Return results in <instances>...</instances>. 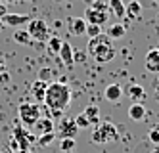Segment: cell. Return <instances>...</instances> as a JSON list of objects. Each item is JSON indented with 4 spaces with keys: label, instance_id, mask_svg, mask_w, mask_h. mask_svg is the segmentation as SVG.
<instances>
[{
    "label": "cell",
    "instance_id": "37",
    "mask_svg": "<svg viewBox=\"0 0 159 153\" xmlns=\"http://www.w3.org/2000/svg\"><path fill=\"white\" fill-rule=\"evenodd\" d=\"M0 153H12V151H10V149L6 147V149H0Z\"/></svg>",
    "mask_w": 159,
    "mask_h": 153
},
{
    "label": "cell",
    "instance_id": "38",
    "mask_svg": "<svg viewBox=\"0 0 159 153\" xmlns=\"http://www.w3.org/2000/svg\"><path fill=\"white\" fill-rule=\"evenodd\" d=\"M4 29V23H2V19H0V31H2Z\"/></svg>",
    "mask_w": 159,
    "mask_h": 153
},
{
    "label": "cell",
    "instance_id": "32",
    "mask_svg": "<svg viewBox=\"0 0 159 153\" xmlns=\"http://www.w3.org/2000/svg\"><path fill=\"white\" fill-rule=\"evenodd\" d=\"M50 113H52V117H56V119H60L63 111H50Z\"/></svg>",
    "mask_w": 159,
    "mask_h": 153
},
{
    "label": "cell",
    "instance_id": "9",
    "mask_svg": "<svg viewBox=\"0 0 159 153\" xmlns=\"http://www.w3.org/2000/svg\"><path fill=\"white\" fill-rule=\"evenodd\" d=\"M33 17L29 14H8L2 17V23L4 25H10V27H21V25H27Z\"/></svg>",
    "mask_w": 159,
    "mask_h": 153
},
{
    "label": "cell",
    "instance_id": "22",
    "mask_svg": "<svg viewBox=\"0 0 159 153\" xmlns=\"http://www.w3.org/2000/svg\"><path fill=\"white\" fill-rule=\"evenodd\" d=\"M46 44H48V52H50V54H60V48H61L63 40H61L60 37H56V34H52Z\"/></svg>",
    "mask_w": 159,
    "mask_h": 153
},
{
    "label": "cell",
    "instance_id": "31",
    "mask_svg": "<svg viewBox=\"0 0 159 153\" xmlns=\"http://www.w3.org/2000/svg\"><path fill=\"white\" fill-rule=\"evenodd\" d=\"M6 14H8V8H6V4H2V2H0V19H2Z\"/></svg>",
    "mask_w": 159,
    "mask_h": 153
},
{
    "label": "cell",
    "instance_id": "39",
    "mask_svg": "<svg viewBox=\"0 0 159 153\" xmlns=\"http://www.w3.org/2000/svg\"><path fill=\"white\" fill-rule=\"evenodd\" d=\"M152 153H159V147H155V149H153V151H152Z\"/></svg>",
    "mask_w": 159,
    "mask_h": 153
},
{
    "label": "cell",
    "instance_id": "20",
    "mask_svg": "<svg viewBox=\"0 0 159 153\" xmlns=\"http://www.w3.org/2000/svg\"><path fill=\"white\" fill-rule=\"evenodd\" d=\"M83 113L86 115V119H88L90 124H98V123H100V109L96 107V105H88Z\"/></svg>",
    "mask_w": 159,
    "mask_h": 153
},
{
    "label": "cell",
    "instance_id": "24",
    "mask_svg": "<svg viewBox=\"0 0 159 153\" xmlns=\"http://www.w3.org/2000/svg\"><path fill=\"white\" fill-rule=\"evenodd\" d=\"M54 140H56V134L50 132V134H42V136H39V138H37V144H39L40 147H46V146L54 144Z\"/></svg>",
    "mask_w": 159,
    "mask_h": 153
},
{
    "label": "cell",
    "instance_id": "27",
    "mask_svg": "<svg viewBox=\"0 0 159 153\" xmlns=\"http://www.w3.org/2000/svg\"><path fill=\"white\" fill-rule=\"evenodd\" d=\"M73 147H75V140H71V138H65V140H61V142H60V149H61L63 153L71 151Z\"/></svg>",
    "mask_w": 159,
    "mask_h": 153
},
{
    "label": "cell",
    "instance_id": "14",
    "mask_svg": "<svg viewBox=\"0 0 159 153\" xmlns=\"http://www.w3.org/2000/svg\"><path fill=\"white\" fill-rule=\"evenodd\" d=\"M109 11H111V16H115V17H127V11H125V4H123V0H109V4H107Z\"/></svg>",
    "mask_w": 159,
    "mask_h": 153
},
{
    "label": "cell",
    "instance_id": "40",
    "mask_svg": "<svg viewBox=\"0 0 159 153\" xmlns=\"http://www.w3.org/2000/svg\"><path fill=\"white\" fill-rule=\"evenodd\" d=\"M27 2H35V0H27Z\"/></svg>",
    "mask_w": 159,
    "mask_h": 153
},
{
    "label": "cell",
    "instance_id": "15",
    "mask_svg": "<svg viewBox=\"0 0 159 153\" xmlns=\"http://www.w3.org/2000/svg\"><path fill=\"white\" fill-rule=\"evenodd\" d=\"M104 96H106L107 101H119L121 96H123V88L119 84H109L106 88V92H104Z\"/></svg>",
    "mask_w": 159,
    "mask_h": 153
},
{
    "label": "cell",
    "instance_id": "42",
    "mask_svg": "<svg viewBox=\"0 0 159 153\" xmlns=\"http://www.w3.org/2000/svg\"><path fill=\"white\" fill-rule=\"evenodd\" d=\"M157 88H159V86H157Z\"/></svg>",
    "mask_w": 159,
    "mask_h": 153
},
{
    "label": "cell",
    "instance_id": "2",
    "mask_svg": "<svg viewBox=\"0 0 159 153\" xmlns=\"http://www.w3.org/2000/svg\"><path fill=\"white\" fill-rule=\"evenodd\" d=\"M86 54L92 56L98 63H109L115 57V48H113V40L107 37V33H100L98 37L90 38L86 44Z\"/></svg>",
    "mask_w": 159,
    "mask_h": 153
},
{
    "label": "cell",
    "instance_id": "26",
    "mask_svg": "<svg viewBox=\"0 0 159 153\" xmlns=\"http://www.w3.org/2000/svg\"><path fill=\"white\" fill-rule=\"evenodd\" d=\"M100 33H104L100 25H86V31H84V34H88V38H94V37H98Z\"/></svg>",
    "mask_w": 159,
    "mask_h": 153
},
{
    "label": "cell",
    "instance_id": "5",
    "mask_svg": "<svg viewBox=\"0 0 159 153\" xmlns=\"http://www.w3.org/2000/svg\"><path fill=\"white\" fill-rule=\"evenodd\" d=\"M17 115H19V123L23 126H33L42 117L39 103H29V101L19 105V107H17Z\"/></svg>",
    "mask_w": 159,
    "mask_h": 153
},
{
    "label": "cell",
    "instance_id": "21",
    "mask_svg": "<svg viewBox=\"0 0 159 153\" xmlns=\"http://www.w3.org/2000/svg\"><path fill=\"white\" fill-rule=\"evenodd\" d=\"M125 11H127V17H138L142 11V4L138 0H130L129 6H125Z\"/></svg>",
    "mask_w": 159,
    "mask_h": 153
},
{
    "label": "cell",
    "instance_id": "1",
    "mask_svg": "<svg viewBox=\"0 0 159 153\" xmlns=\"http://www.w3.org/2000/svg\"><path fill=\"white\" fill-rule=\"evenodd\" d=\"M71 103V90L65 82H48L46 96H44V105L50 111H63Z\"/></svg>",
    "mask_w": 159,
    "mask_h": 153
},
{
    "label": "cell",
    "instance_id": "29",
    "mask_svg": "<svg viewBox=\"0 0 159 153\" xmlns=\"http://www.w3.org/2000/svg\"><path fill=\"white\" fill-rule=\"evenodd\" d=\"M88 8H92V10H96V11H104V14H107V11H109L107 4H106V2H102V0H94L92 6H88Z\"/></svg>",
    "mask_w": 159,
    "mask_h": 153
},
{
    "label": "cell",
    "instance_id": "6",
    "mask_svg": "<svg viewBox=\"0 0 159 153\" xmlns=\"http://www.w3.org/2000/svg\"><path fill=\"white\" fill-rule=\"evenodd\" d=\"M12 138L19 144V149H31L33 144H37V136L33 132H29L23 124H16L14 126V136Z\"/></svg>",
    "mask_w": 159,
    "mask_h": 153
},
{
    "label": "cell",
    "instance_id": "36",
    "mask_svg": "<svg viewBox=\"0 0 159 153\" xmlns=\"http://www.w3.org/2000/svg\"><path fill=\"white\" fill-rule=\"evenodd\" d=\"M83 2H86L88 6H92V2H94V0H83Z\"/></svg>",
    "mask_w": 159,
    "mask_h": 153
},
{
    "label": "cell",
    "instance_id": "19",
    "mask_svg": "<svg viewBox=\"0 0 159 153\" xmlns=\"http://www.w3.org/2000/svg\"><path fill=\"white\" fill-rule=\"evenodd\" d=\"M129 98H130L134 103H140V101L146 98V92H144V88H142V86L134 84V86H130V88H129Z\"/></svg>",
    "mask_w": 159,
    "mask_h": 153
},
{
    "label": "cell",
    "instance_id": "30",
    "mask_svg": "<svg viewBox=\"0 0 159 153\" xmlns=\"http://www.w3.org/2000/svg\"><path fill=\"white\" fill-rule=\"evenodd\" d=\"M150 142L155 144L159 147V128H153V130H150Z\"/></svg>",
    "mask_w": 159,
    "mask_h": 153
},
{
    "label": "cell",
    "instance_id": "8",
    "mask_svg": "<svg viewBox=\"0 0 159 153\" xmlns=\"http://www.w3.org/2000/svg\"><path fill=\"white\" fill-rule=\"evenodd\" d=\"M58 132H60V138H61V140H65V138L75 140L79 128H77V124H75L73 119H61L60 124H58Z\"/></svg>",
    "mask_w": 159,
    "mask_h": 153
},
{
    "label": "cell",
    "instance_id": "4",
    "mask_svg": "<svg viewBox=\"0 0 159 153\" xmlns=\"http://www.w3.org/2000/svg\"><path fill=\"white\" fill-rule=\"evenodd\" d=\"M27 33L31 34V40H37V42H48V38L52 37L50 27L44 19H31L27 23Z\"/></svg>",
    "mask_w": 159,
    "mask_h": 153
},
{
    "label": "cell",
    "instance_id": "11",
    "mask_svg": "<svg viewBox=\"0 0 159 153\" xmlns=\"http://www.w3.org/2000/svg\"><path fill=\"white\" fill-rule=\"evenodd\" d=\"M146 69L150 73H159V48H152L146 54Z\"/></svg>",
    "mask_w": 159,
    "mask_h": 153
},
{
    "label": "cell",
    "instance_id": "17",
    "mask_svg": "<svg viewBox=\"0 0 159 153\" xmlns=\"http://www.w3.org/2000/svg\"><path fill=\"white\" fill-rule=\"evenodd\" d=\"M129 117L132 121H144V117H146V107L142 103H132L130 107H129Z\"/></svg>",
    "mask_w": 159,
    "mask_h": 153
},
{
    "label": "cell",
    "instance_id": "13",
    "mask_svg": "<svg viewBox=\"0 0 159 153\" xmlns=\"http://www.w3.org/2000/svg\"><path fill=\"white\" fill-rule=\"evenodd\" d=\"M60 60L65 63V65H73V46L69 42H63L61 48H60Z\"/></svg>",
    "mask_w": 159,
    "mask_h": 153
},
{
    "label": "cell",
    "instance_id": "10",
    "mask_svg": "<svg viewBox=\"0 0 159 153\" xmlns=\"http://www.w3.org/2000/svg\"><path fill=\"white\" fill-rule=\"evenodd\" d=\"M33 128H35V132L37 136H42V134H50L54 132V128H56V123L52 119H48V117H40V119L33 124Z\"/></svg>",
    "mask_w": 159,
    "mask_h": 153
},
{
    "label": "cell",
    "instance_id": "34",
    "mask_svg": "<svg viewBox=\"0 0 159 153\" xmlns=\"http://www.w3.org/2000/svg\"><path fill=\"white\" fill-rule=\"evenodd\" d=\"M12 2H19V0H2V4H12Z\"/></svg>",
    "mask_w": 159,
    "mask_h": 153
},
{
    "label": "cell",
    "instance_id": "16",
    "mask_svg": "<svg viewBox=\"0 0 159 153\" xmlns=\"http://www.w3.org/2000/svg\"><path fill=\"white\" fill-rule=\"evenodd\" d=\"M69 27H71L73 34L81 37V34H84V31H86V21L83 17H73V19H69Z\"/></svg>",
    "mask_w": 159,
    "mask_h": 153
},
{
    "label": "cell",
    "instance_id": "3",
    "mask_svg": "<svg viewBox=\"0 0 159 153\" xmlns=\"http://www.w3.org/2000/svg\"><path fill=\"white\" fill-rule=\"evenodd\" d=\"M119 138V132L113 123H100L96 124L92 136H90V140H92L94 144H109V142H115V140Z\"/></svg>",
    "mask_w": 159,
    "mask_h": 153
},
{
    "label": "cell",
    "instance_id": "35",
    "mask_svg": "<svg viewBox=\"0 0 159 153\" xmlns=\"http://www.w3.org/2000/svg\"><path fill=\"white\" fill-rule=\"evenodd\" d=\"M16 153H31L29 149H19V151H16Z\"/></svg>",
    "mask_w": 159,
    "mask_h": 153
},
{
    "label": "cell",
    "instance_id": "18",
    "mask_svg": "<svg viewBox=\"0 0 159 153\" xmlns=\"http://www.w3.org/2000/svg\"><path fill=\"white\" fill-rule=\"evenodd\" d=\"M125 34H127V27L123 25V23H115V25H111L109 31H107V37L111 40H115V38H123Z\"/></svg>",
    "mask_w": 159,
    "mask_h": 153
},
{
    "label": "cell",
    "instance_id": "23",
    "mask_svg": "<svg viewBox=\"0 0 159 153\" xmlns=\"http://www.w3.org/2000/svg\"><path fill=\"white\" fill-rule=\"evenodd\" d=\"M14 40L17 42V44H31L33 40H31V34L27 33V29H23V31H16L14 33Z\"/></svg>",
    "mask_w": 159,
    "mask_h": 153
},
{
    "label": "cell",
    "instance_id": "12",
    "mask_svg": "<svg viewBox=\"0 0 159 153\" xmlns=\"http://www.w3.org/2000/svg\"><path fill=\"white\" fill-rule=\"evenodd\" d=\"M46 88H48V82H42V80H35L31 84V94L37 101H42L44 103V96H46Z\"/></svg>",
    "mask_w": 159,
    "mask_h": 153
},
{
    "label": "cell",
    "instance_id": "7",
    "mask_svg": "<svg viewBox=\"0 0 159 153\" xmlns=\"http://www.w3.org/2000/svg\"><path fill=\"white\" fill-rule=\"evenodd\" d=\"M83 19L86 21V25H100V27H104L106 23H107V19H109V14L96 11V10H92V8H86Z\"/></svg>",
    "mask_w": 159,
    "mask_h": 153
},
{
    "label": "cell",
    "instance_id": "28",
    "mask_svg": "<svg viewBox=\"0 0 159 153\" xmlns=\"http://www.w3.org/2000/svg\"><path fill=\"white\" fill-rule=\"evenodd\" d=\"M50 79H52V69H50V67H42L40 71H39V80L48 82Z\"/></svg>",
    "mask_w": 159,
    "mask_h": 153
},
{
    "label": "cell",
    "instance_id": "41",
    "mask_svg": "<svg viewBox=\"0 0 159 153\" xmlns=\"http://www.w3.org/2000/svg\"><path fill=\"white\" fill-rule=\"evenodd\" d=\"M56 2H61V0H56Z\"/></svg>",
    "mask_w": 159,
    "mask_h": 153
},
{
    "label": "cell",
    "instance_id": "25",
    "mask_svg": "<svg viewBox=\"0 0 159 153\" xmlns=\"http://www.w3.org/2000/svg\"><path fill=\"white\" fill-rule=\"evenodd\" d=\"M73 121H75L77 128H88V126H90V123H88V119H86V115H84V113H79Z\"/></svg>",
    "mask_w": 159,
    "mask_h": 153
},
{
    "label": "cell",
    "instance_id": "33",
    "mask_svg": "<svg viewBox=\"0 0 159 153\" xmlns=\"http://www.w3.org/2000/svg\"><path fill=\"white\" fill-rule=\"evenodd\" d=\"M0 73H4V60H2V56H0Z\"/></svg>",
    "mask_w": 159,
    "mask_h": 153
}]
</instances>
